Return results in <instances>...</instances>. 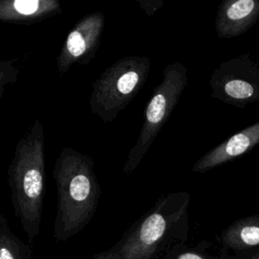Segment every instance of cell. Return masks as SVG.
Here are the masks:
<instances>
[{
	"label": "cell",
	"mask_w": 259,
	"mask_h": 259,
	"mask_svg": "<svg viewBox=\"0 0 259 259\" xmlns=\"http://www.w3.org/2000/svg\"><path fill=\"white\" fill-rule=\"evenodd\" d=\"M189 203L185 191L160 196L114 245L92 259H168L188 241Z\"/></svg>",
	"instance_id": "6da1fadb"
},
{
	"label": "cell",
	"mask_w": 259,
	"mask_h": 259,
	"mask_svg": "<svg viewBox=\"0 0 259 259\" xmlns=\"http://www.w3.org/2000/svg\"><path fill=\"white\" fill-rule=\"evenodd\" d=\"M54 178L57 186V214L54 238L66 242L83 231L93 219L101 196L94 161L69 147L59 153Z\"/></svg>",
	"instance_id": "7a4b0ae2"
},
{
	"label": "cell",
	"mask_w": 259,
	"mask_h": 259,
	"mask_svg": "<svg viewBox=\"0 0 259 259\" xmlns=\"http://www.w3.org/2000/svg\"><path fill=\"white\" fill-rule=\"evenodd\" d=\"M45 130L36 118L15 145L8 165V184L14 213L29 243L39 235L46 192Z\"/></svg>",
	"instance_id": "3957f363"
},
{
	"label": "cell",
	"mask_w": 259,
	"mask_h": 259,
	"mask_svg": "<svg viewBox=\"0 0 259 259\" xmlns=\"http://www.w3.org/2000/svg\"><path fill=\"white\" fill-rule=\"evenodd\" d=\"M150 70L146 56H127L111 64L92 84L91 112L103 122L113 121L143 88Z\"/></svg>",
	"instance_id": "277c9868"
},
{
	"label": "cell",
	"mask_w": 259,
	"mask_h": 259,
	"mask_svg": "<svg viewBox=\"0 0 259 259\" xmlns=\"http://www.w3.org/2000/svg\"><path fill=\"white\" fill-rule=\"evenodd\" d=\"M162 73V80L155 87L145 108L138 139L122 166V172L126 175L134 173L140 165L188 84V70L180 61L167 65Z\"/></svg>",
	"instance_id": "5b68a950"
},
{
	"label": "cell",
	"mask_w": 259,
	"mask_h": 259,
	"mask_svg": "<svg viewBox=\"0 0 259 259\" xmlns=\"http://www.w3.org/2000/svg\"><path fill=\"white\" fill-rule=\"evenodd\" d=\"M211 97L238 108L259 100V64L249 54L221 63L209 77Z\"/></svg>",
	"instance_id": "8992f818"
},
{
	"label": "cell",
	"mask_w": 259,
	"mask_h": 259,
	"mask_svg": "<svg viewBox=\"0 0 259 259\" xmlns=\"http://www.w3.org/2000/svg\"><path fill=\"white\" fill-rule=\"evenodd\" d=\"M105 24L103 12L84 15L66 36L57 58V68L64 75L73 65H87L94 59L101 42Z\"/></svg>",
	"instance_id": "52a82bcc"
},
{
	"label": "cell",
	"mask_w": 259,
	"mask_h": 259,
	"mask_svg": "<svg viewBox=\"0 0 259 259\" xmlns=\"http://www.w3.org/2000/svg\"><path fill=\"white\" fill-rule=\"evenodd\" d=\"M221 259H250L259 253V214L240 218L217 237Z\"/></svg>",
	"instance_id": "ba28073f"
},
{
	"label": "cell",
	"mask_w": 259,
	"mask_h": 259,
	"mask_svg": "<svg viewBox=\"0 0 259 259\" xmlns=\"http://www.w3.org/2000/svg\"><path fill=\"white\" fill-rule=\"evenodd\" d=\"M259 144V120L241 130L205 153L192 166L194 173H204L230 162L254 149Z\"/></svg>",
	"instance_id": "9c48e42d"
},
{
	"label": "cell",
	"mask_w": 259,
	"mask_h": 259,
	"mask_svg": "<svg viewBox=\"0 0 259 259\" xmlns=\"http://www.w3.org/2000/svg\"><path fill=\"white\" fill-rule=\"evenodd\" d=\"M259 20V0H224L218 7V37L232 38L248 31Z\"/></svg>",
	"instance_id": "30bf717a"
},
{
	"label": "cell",
	"mask_w": 259,
	"mask_h": 259,
	"mask_svg": "<svg viewBox=\"0 0 259 259\" xmlns=\"http://www.w3.org/2000/svg\"><path fill=\"white\" fill-rule=\"evenodd\" d=\"M62 13L58 0H0V21L32 24Z\"/></svg>",
	"instance_id": "8fae6325"
},
{
	"label": "cell",
	"mask_w": 259,
	"mask_h": 259,
	"mask_svg": "<svg viewBox=\"0 0 259 259\" xmlns=\"http://www.w3.org/2000/svg\"><path fill=\"white\" fill-rule=\"evenodd\" d=\"M0 259H31L30 247L10 230L3 213H0Z\"/></svg>",
	"instance_id": "7c38bea8"
},
{
	"label": "cell",
	"mask_w": 259,
	"mask_h": 259,
	"mask_svg": "<svg viewBox=\"0 0 259 259\" xmlns=\"http://www.w3.org/2000/svg\"><path fill=\"white\" fill-rule=\"evenodd\" d=\"M210 242L203 240L194 246L187 243L179 246L168 259H221L219 254L210 251Z\"/></svg>",
	"instance_id": "4fadbf2b"
},
{
	"label": "cell",
	"mask_w": 259,
	"mask_h": 259,
	"mask_svg": "<svg viewBox=\"0 0 259 259\" xmlns=\"http://www.w3.org/2000/svg\"><path fill=\"white\" fill-rule=\"evenodd\" d=\"M19 76V66L17 59L0 60V98L8 85L17 81Z\"/></svg>",
	"instance_id": "5bb4252c"
},
{
	"label": "cell",
	"mask_w": 259,
	"mask_h": 259,
	"mask_svg": "<svg viewBox=\"0 0 259 259\" xmlns=\"http://www.w3.org/2000/svg\"><path fill=\"white\" fill-rule=\"evenodd\" d=\"M148 16H153L164 4L163 0H136Z\"/></svg>",
	"instance_id": "9a60e30c"
},
{
	"label": "cell",
	"mask_w": 259,
	"mask_h": 259,
	"mask_svg": "<svg viewBox=\"0 0 259 259\" xmlns=\"http://www.w3.org/2000/svg\"><path fill=\"white\" fill-rule=\"evenodd\" d=\"M250 259H259V253L258 254H256L255 256H253L252 258H250Z\"/></svg>",
	"instance_id": "2e32d148"
}]
</instances>
